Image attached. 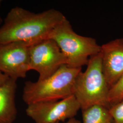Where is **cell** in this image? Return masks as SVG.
<instances>
[{
  "label": "cell",
  "mask_w": 123,
  "mask_h": 123,
  "mask_svg": "<svg viewBox=\"0 0 123 123\" xmlns=\"http://www.w3.org/2000/svg\"><path fill=\"white\" fill-rule=\"evenodd\" d=\"M83 123H114L109 109L94 105L82 110Z\"/></svg>",
  "instance_id": "10"
},
{
  "label": "cell",
  "mask_w": 123,
  "mask_h": 123,
  "mask_svg": "<svg viewBox=\"0 0 123 123\" xmlns=\"http://www.w3.org/2000/svg\"><path fill=\"white\" fill-rule=\"evenodd\" d=\"M48 38L57 43L67 58V65L74 68L87 65L89 58L101 50L95 39L76 33L67 18L54 27Z\"/></svg>",
  "instance_id": "4"
},
{
  "label": "cell",
  "mask_w": 123,
  "mask_h": 123,
  "mask_svg": "<svg viewBox=\"0 0 123 123\" xmlns=\"http://www.w3.org/2000/svg\"><path fill=\"white\" fill-rule=\"evenodd\" d=\"M100 53L103 72L110 88L123 75V38L103 44Z\"/></svg>",
  "instance_id": "8"
},
{
  "label": "cell",
  "mask_w": 123,
  "mask_h": 123,
  "mask_svg": "<svg viewBox=\"0 0 123 123\" xmlns=\"http://www.w3.org/2000/svg\"><path fill=\"white\" fill-rule=\"evenodd\" d=\"M86 70L78 75L74 86V95L81 109L97 105L110 109V88L103 72L100 52L89 58Z\"/></svg>",
  "instance_id": "3"
},
{
  "label": "cell",
  "mask_w": 123,
  "mask_h": 123,
  "mask_svg": "<svg viewBox=\"0 0 123 123\" xmlns=\"http://www.w3.org/2000/svg\"><path fill=\"white\" fill-rule=\"evenodd\" d=\"M65 18L63 13L55 9L34 13L22 7H14L0 26V44L22 42L30 46L48 39L51 31Z\"/></svg>",
  "instance_id": "1"
},
{
  "label": "cell",
  "mask_w": 123,
  "mask_h": 123,
  "mask_svg": "<svg viewBox=\"0 0 123 123\" xmlns=\"http://www.w3.org/2000/svg\"><path fill=\"white\" fill-rule=\"evenodd\" d=\"M10 79V78L8 76L0 71V87L6 84Z\"/></svg>",
  "instance_id": "13"
},
{
  "label": "cell",
  "mask_w": 123,
  "mask_h": 123,
  "mask_svg": "<svg viewBox=\"0 0 123 123\" xmlns=\"http://www.w3.org/2000/svg\"><path fill=\"white\" fill-rule=\"evenodd\" d=\"M109 111L113 119L114 123H123V99L111 106Z\"/></svg>",
  "instance_id": "12"
},
{
  "label": "cell",
  "mask_w": 123,
  "mask_h": 123,
  "mask_svg": "<svg viewBox=\"0 0 123 123\" xmlns=\"http://www.w3.org/2000/svg\"><path fill=\"white\" fill-rule=\"evenodd\" d=\"M29 57L30 70L38 73V80L47 79L67 64V58L57 43L49 38L30 46Z\"/></svg>",
  "instance_id": "5"
},
{
  "label": "cell",
  "mask_w": 123,
  "mask_h": 123,
  "mask_svg": "<svg viewBox=\"0 0 123 123\" xmlns=\"http://www.w3.org/2000/svg\"><path fill=\"white\" fill-rule=\"evenodd\" d=\"M17 80L11 79L0 87V123H13L17 115Z\"/></svg>",
  "instance_id": "9"
},
{
  "label": "cell",
  "mask_w": 123,
  "mask_h": 123,
  "mask_svg": "<svg viewBox=\"0 0 123 123\" xmlns=\"http://www.w3.org/2000/svg\"><path fill=\"white\" fill-rule=\"evenodd\" d=\"M82 68L62 66L55 73L43 80L25 82L22 99L27 105L36 103L57 101L74 95L76 79Z\"/></svg>",
  "instance_id": "2"
},
{
  "label": "cell",
  "mask_w": 123,
  "mask_h": 123,
  "mask_svg": "<svg viewBox=\"0 0 123 123\" xmlns=\"http://www.w3.org/2000/svg\"><path fill=\"white\" fill-rule=\"evenodd\" d=\"M81 109L74 95L60 100L28 105L26 113L35 123H59L74 118Z\"/></svg>",
  "instance_id": "6"
},
{
  "label": "cell",
  "mask_w": 123,
  "mask_h": 123,
  "mask_svg": "<svg viewBox=\"0 0 123 123\" xmlns=\"http://www.w3.org/2000/svg\"><path fill=\"white\" fill-rule=\"evenodd\" d=\"M59 123H81V122L79 121V120H77L75 119L74 118L68 119L66 122Z\"/></svg>",
  "instance_id": "14"
},
{
  "label": "cell",
  "mask_w": 123,
  "mask_h": 123,
  "mask_svg": "<svg viewBox=\"0 0 123 123\" xmlns=\"http://www.w3.org/2000/svg\"><path fill=\"white\" fill-rule=\"evenodd\" d=\"M2 0H0V6H1V3H2ZM2 23H3V20H2V18H1V17H0V26L2 25Z\"/></svg>",
  "instance_id": "15"
},
{
  "label": "cell",
  "mask_w": 123,
  "mask_h": 123,
  "mask_svg": "<svg viewBox=\"0 0 123 123\" xmlns=\"http://www.w3.org/2000/svg\"><path fill=\"white\" fill-rule=\"evenodd\" d=\"M123 99V75L116 83L110 88L109 95V102L110 106Z\"/></svg>",
  "instance_id": "11"
},
{
  "label": "cell",
  "mask_w": 123,
  "mask_h": 123,
  "mask_svg": "<svg viewBox=\"0 0 123 123\" xmlns=\"http://www.w3.org/2000/svg\"><path fill=\"white\" fill-rule=\"evenodd\" d=\"M29 47L22 42L0 44V71L16 80L26 78L30 71Z\"/></svg>",
  "instance_id": "7"
}]
</instances>
